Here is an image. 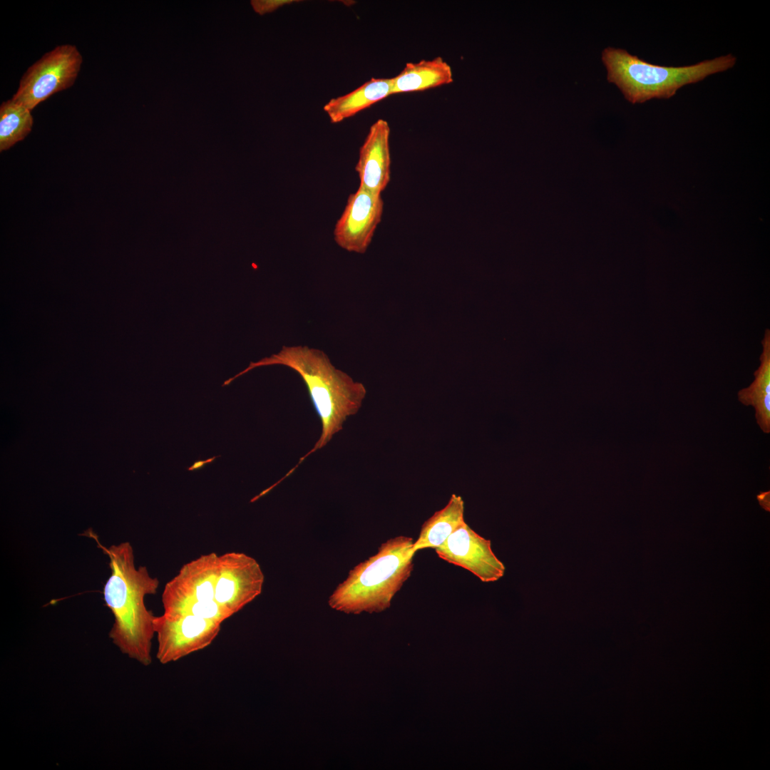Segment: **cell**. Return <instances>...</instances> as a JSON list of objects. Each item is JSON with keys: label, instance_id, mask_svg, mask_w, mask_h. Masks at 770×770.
Masks as SVG:
<instances>
[{"label": "cell", "instance_id": "obj_10", "mask_svg": "<svg viewBox=\"0 0 770 770\" xmlns=\"http://www.w3.org/2000/svg\"><path fill=\"white\" fill-rule=\"evenodd\" d=\"M390 127L384 119H378L370 127L359 148L355 170L360 185L381 194L391 178Z\"/></svg>", "mask_w": 770, "mask_h": 770}, {"label": "cell", "instance_id": "obj_4", "mask_svg": "<svg viewBox=\"0 0 770 770\" xmlns=\"http://www.w3.org/2000/svg\"><path fill=\"white\" fill-rule=\"evenodd\" d=\"M607 79L615 84L632 103L653 98L668 99L684 86L734 66L736 58L729 53L684 66H666L648 63L622 48L608 47L602 53Z\"/></svg>", "mask_w": 770, "mask_h": 770}, {"label": "cell", "instance_id": "obj_21", "mask_svg": "<svg viewBox=\"0 0 770 770\" xmlns=\"http://www.w3.org/2000/svg\"><path fill=\"white\" fill-rule=\"evenodd\" d=\"M217 457H218V456H215V457H212V458H208V459H207V460H205V461H195V463H193V465H192V466H191L190 467H189V468H188V471H193V470H197V469H200V468L203 467V466H205V464H207V463H211V462H212V461L213 460H215V458H216Z\"/></svg>", "mask_w": 770, "mask_h": 770}, {"label": "cell", "instance_id": "obj_11", "mask_svg": "<svg viewBox=\"0 0 770 770\" xmlns=\"http://www.w3.org/2000/svg\"><path fill=\"white\" fill-rule=\"evenodd\" d=\"M219 562L220 555L212 552L184 564L165 584L161 596L163 605L184 599L214 600Z\"/></svg>", "mask_w": 770, "mask_h": 770}, {"label": "cell", "instance_id": "obj_12", "mask_svg": "<svg viewBox=\"0 0 770 770\" xmlns=\"http://www.w3.org/2000/svg\"><path fill=\"white\" fill-rule=\"evenodd\" d=\"M453 81L451 67L441 56L407 63L399 75L391 78V95L421 91Z\"/></svg>", "mask_w": 770, "mask_h": 770}, {"label": "cell", "instance_id": "obj_7", "mask_svg": "<svg viewBox=\"0 0 770 770\" xmlns=\"http://www.w3.org/2000/svg\"><path fill=\"white\" fill-rule=\"evenodd\" d=\"M265 575L258 562L240 552L220 555L214 600L232 615L262 591Z\"/></svg>", "mask_w": 770, "mask_h": 770}, {"label": "cell", "instance_id": "obj_6", "mask_svg": "<svg viewBox=\"0 0 770 770\" xmlns=\"http://www.w3.org/2000/svg\"><path fill=\"white\" fill-rule=\"evenodd\" d=\"M222 623L192 615L163 613L155 616L157 635L156 657L163 664L176 662L211 645L218 635Z\"/></svg>", "mask_w": 770, "mask_h": 770}, {"label": "cell", "instance_id": "obj_16", "mask_svg": "<svg viewBox=\"0 0 770 770\" xmlns=\"http://www.w3.org/2000/svg\"><path fill=\"white\" fill-rule=\"evenodd\" d=\"M763 350L760 356V365L754 373V380L746 388L738 392L739 401L745 406H754L759 401L770 395V330H765L761 341Z\"/></svg>", "mask_w": 770, "mask_h": 770}, {"label": "cell", "instance_id": "obj_2", "mask_svg": "<svg viewBox=\"0 0 770 770\" xmlns=\"http://www.w3.org/2000/svg\"><path fill=\"white\" fill-rule=\"evenodd\" d=\"M100 546L109 558L111 570L103 588L105 602L115 617L109 636L122 653L148 666L152 662L155 616L146 608L144 598L156 593L159 580L150 575L145 566L135 568L130 543Z\"/></svg>", "mask_w": 770, "mask_h": 770}, {"label": "cell", "instance_id": "obj_17", "mask_svg": "<svg viewBox=\"0 0 770 770\" xmlns=\"http://www.w3.org/2000/svg\"><path fill=\"white\" fill-rule=\"evenodd\" d=\"M165 614L192 615L222 623L233 615L215 600L184 599L163 605Z\"/></svg>", "mask_w": 770, "mask_h": 770}, {"label": "cell", "instance_id": "obj_15", "mask_svg": "<svg viewBox=\"0 0 770 770\" xmlns=\"http://www.w3.org/2000/svg\"><path fill=\"white\" fill-rule=\"evenodd\" d=\"M31 111L11 98L0 106V151L9 149L31 131Z\"/></svg>", "mask_w": 770, "mask_h": 770}, {"label": "cell", "instance_id": "obj_20", "mask_svg": "<svg viewBox=\"0 0 770 770\" xmlns=\"http://www.w3.org/2000/svg\"><path fill=\"white\" fill-rule=\"evenodd\" d=\"M757 500L765 510L769 511V491L759 493Z\"/></svg>", "mask_w": 770, "mask_h": 770}, {"label": "cell", "instance_id": "obj_1", "mask_svg": "<svg viewBox=\"0 0 770 770\" xmlns=\"http://www.w3.org/2000/svg\"><path fill=\"white\" fill-rule=\"evenodd\" d=\"M275 364L287 366L300 376L322 423L321 435L313 448L300 458L297 464L283 477L284 479L307 456L325 446L334 435L342 430L348 417L359 411L366 390L361 383L337 369L324 351L307 346H284L270 357L251 361L248 367L225 381L222 386L255 368Z\"/></svg>", "mask_w": 770, "mask_h": 770}, {"label": "cell", "instance_id": "obj_8", "mask_svg": "<svg viewBox=\"0 0 770 770\" xmlns=\"http://www.w3.org/2000/svg\"><path fill=\"white\" fill-rule=\"evenodd\" d=\"M383 211L381 194L359 185L349 196L344 211L335 224L334 241L349 252L364 254L381 220Z\"/></svg>", "mask_w": 770, "mask_h": 770}, {"label": "cell", "instance_id": "obj_13", "mask_svg": "<svg viewBox=\"0 0 770 770\" xmlns=\"http://www.w3.org/2000/svg\"><path fill=\"white\" fill-rule=\"evenodd\" d=\"M391 78H375L354 91L335 98L324 106L331 123H338L391 95Z\"/></svg>", "mask_w": 770, "mask_h": 770}, {"label": "cell", "instance_id": "obj_3", "mask_svg": "<svg viewBox=\"0 0 770 770\" xmlns=\"http://www.w3.org/2000/svg\"><path fill=\"white\" fill-rule=\"evenodd\" d=\"M414 540L400 535L383 543L378 552L356 565L329 596V605L347 614L380 612L411 576Z\"/></svg>", "mask_w": 770, "mask_h": 770}, {"label": "cell", "instance_id": "obj_9", "mask_svg": "<svg viewBox=\"0 0 770 770\" xmlns=\"http://www.w3.org/2000/svg\"><path fill=\"white\" fill-rule=\"evenodd\" d=\"M442 560L461 567L484 582L502 578L505 566L491 549L490 540L478 535L463 522L435 549Z\"/></svg>", "mask_w": 770, "mask_h": 770}, {"label": "cell", "instance_id": "obj_19", "mask_svg": "<svg viewBox=\"0 0 770 770\" xmlns=\"http://www.w3.org/2000/svg\"><path fill=\"white\" fill-rule=\"evenodd\" d=\"M293 1H294L291 0H257L252 1L251 4L257 13L263 15L265 13L272 12L284 4H291V2Z\"/></svg>", "mask_w": 770, "mask_h": 770}, {"label": "cell", "instance_id": "obj_18", "mask_svg": "<svg viewBox=\"0 0 770 770\" xmlns=\"http://www.w3.org/2000/svg\"><path fill=\"white\" fill-rule=\"evenodd\" d=\"M755 418L757 424L765 433H770V395L767 396L754 406Z\"/></svg>", "mask_w": 770, "mask_h": 770}, {"label": "cell", "instance_id": "obj_5", "mask_svg": "<svg viewBox=\"0 0 770 770\" xmlns=\"http://www.w3.org/2000/svg\"><path fill=\"white\" fill-rule=\"evenodd\" d=\"M83 63L73 44H61L45 53L23 74L11 99L31 111L52 95L71 87Z\"/></svg>", "mask_w": 770, "mask_h": 770}, {"label": "cell", "instance_id": "obj_14", "mask_svg": "<svg viewBox=\"0 0 770 770\" xmlns=\"http://www.w3.org/2000/svg\"><path fill=\"white\" fill-rule=\"evenodd\" d=\"M463 522V500L460 496L453 494L446 506L436 511L422 525L419 538L414 543L413 550L416 553L426 548L436 549Z\"/></svg>", "mask_w": 770, "mask_h": 770}]
</instances>
